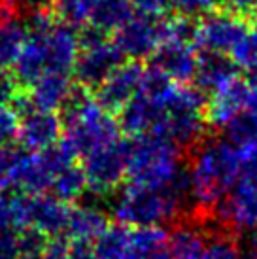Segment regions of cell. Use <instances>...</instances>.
<instances>
[{
	"label": "cell",
	"instance_id": "obj_16",
	"mask_svg": "<svg viewBox=\"0 0 257 259\" xmlns=\"http://www.w3.org/2000/svg\"><path fill=\"white\" fill-rule=\"evenodd\" d=\"M72 89L74 81L68 74H46L40 79H36L30 87H27V93L23 95L30 108L57 112L64 108Z\"/></svg>",
	"mask_w": 257,
	"mask_h": 259
},
{
	"label": "cell",
	"instance_id": "obj_5",
	"mask_svg": "<svg viewBox=\"0 0 257 259\" xmlns=\"http://www.w3.org/2000/svg\"><path fill=\"white\" fill-rule=\"evenodd\" d=\"M189 202L187 176L172 187H144L127 184L112 204L117 223L128 227H163L164 223L178 218L184 204Z\"/></svg>",
	"mask_w": 257,
	"mask_h": 259
},
{
	"label": "cell",
	"instance_id": "obj_22",
	"mask_svg": "<svg viewBox=\"0 0 257 259\" xmlns=\"http://www.w3.org/2000/svg\"><path fill=\"white\" fill-rule=\"evenodd\" d=\"M135 14L131 0H100L91 17V27L102 32H115Z\"/></svg>",
	"mask_w": 257,
	"mask_h": 259
},
{
	"label": "cell",
	"instance_id": "obj_38",
	"mask_svg": "<svg viewBox=\"0 0 257 259\" xmlns=\"http://www.w3.org/2000/svg\"><path fill=\"white\" fill-rule=\"evenodd\" d=\"M248 114L257 117V78L248 79V87H246V99H244V110Z\"/></svg>",
	"mask_w": 257,
	"mask_h": 259
},
{
	"label": "cell",
	"instance_id": "obj_42",
	"mask_svg": "<svg viewBox=\"0 0 257 259\" xmlns=\"http://www.w3.org/2000/svg\"><path fill=\"white\" fill-rule=\"evenodd\" d=\"M253 15H257V10H255V14H253Z\"/></svg>",
	"mask_w": 257,
	"mask_h": 259
},
{
	"label": "cell",
	"instance_id": "obj_2",
	"mask_svg": "<svg viewBox=\"0 0 257 259\" xmlns=\"http://www.w3.org/2000/svg\"><path fill=\"white\" fill-rule=\"evenodd\" d=\"M27 36L14 63L15 83L30 87L46 74H70L79 53L78 30L59 21L46 8L30 10L25 21Z\"/></svg>",
	"mask_w": 257,
	"mask_h": 259
},
{
	"label": "cell",
	"instance_id": "obj_18",
	"mask_svg": "<svg viewBox=\"0 0 257 259\" xmlns=\"http://www.w3.org/2000/svg\"><path fill=\"white\" fill-rule=\"evenodd\" d=\"M235 78H238V68L233 65V61L227 55H220V53L199 55V65H197L193 81L197 83V89L200 93L214 95Z\"/></svg>",
	"mask_w": 257,
	"mask_h": 259
},
{
	"label": "cell",
	"instance_id": "obj_7",
	"mask_svg": "<svg viewBox=\"0 0 257 259\" xmlns=\"http://www.w3.org/2000/svg\"><path fill=\"white\" fill-rule=\"evenodd\" d=\"M242 172L231 193L214 210L222 225L236 231L257 229V144L240 148Z\"/></svg>",
	"mask_w": 257,
	"mask_h": 259
},
{
	"label": "cell",
	"instance_id": "obj_10",
	"mask_svg": "<svg viewBox=\"0 0 257 259\" xmlns=\"http://www.w3.org/2000/svg\"><path fill=\"white\" fill-rule=\"evenodd\" d=\"M242 15L233 12H212L195 25V46L200 53L229 55L236 42L248 30Z\"/></svg>",
	"mask_w": 257,
	"mask_h": 259
},
{
	"label": "cell",
	"instance_id": "obj_23",
	"mask_svg": "<svg viewBox=\"0 0 257 259\" xmlns=\"http://www.w3.org/2000/svg\"><path fill=\"white\" fill-rule=\"evenodd\" d=\"M85 189H87L85 174L81 170V166L74 165V163L68 165L66 168H63L53 178V184H51L53 195L64 202L78 201L79 197L85 193Z\"/></svg>",
	"mask_w": 257,
	"mask_h": 259
},
{
	"label": "cell",
	"instance_id": "obj_32",
	"mask_svg": "<svg viewBox=\"0 0 257 259\" xmlns=\"http://www.w3.org/2000/svg\"><path fill=\"white\" fill-rule=\"evenodd\" d=\"M135 12L148 17H166V12L172 10L170 0H131Z\"/></svg>",
	"mask_w": 257,
	"mask_h": 259
},
{
	"label": "cell",
	"instance_id": "obj_9",
	"mask_svg": "<svg viewBox=\"0 0 257 259\" xmlns=\"http://www.w3.org/2000/svg\"><path fill=\"white\" fill-rule=\"evenodd\" d=\"M127 151L128 142L119 138L83 157L81 170L85 174L87 189L91 193L104 197L119 187L123 178H127Z\"/></svg>",
	"mask_w": 257,
	"mask_h": 259
},
{
	"label": "cell",
	"instance_id": "obj_17",
	"mask_svg": "<svg viewBox=\"0 0 257 259\" xmlns=\"http://www.w3.org/2000/svg\"><path fill=\"white\" fill-rule=\"evenodd\" d=\"M246 87L248 79L235 78L227 85L216 91L206 106V121L216 129H225L229 123L244 110V99H246Z\"/></svg>",
	"mask_w": 257,
	"mask_h": 259
},
{
	"label": "cell",
	"instance_id": "obj_26",
	"mask_svg": "<svg viewBox=\"0 0 257 259\" xmlns=\"http://www.w3.org/2000/svg\"><path fill=\"white\" fill-rule=\"evenodd\" d=\"M99 2L100 0H53V14L59 21L78 29L91 23Z\"/></svg>",
	"mask_w": 257,
	"mask_h": 259
},
{
	"label": "cell",
	"instance_id": "obj_21",
	"mask_svg": "<svg viewBox=\"0 0 257 259\" xmlns=\"http://www.w3.org/2000/svg\"><path fill=\"white\" fill-rule=\"evenodd\" d=\"M93 248L100 259H133V227L115 223L95 238Z\"/></svg>",
	"mask_w": 257,
	"mask_h": 259
},
{
	"label": "cell",
	"instance_id": "obj_4",
	"mask_svg": "<svg viewBox=\"0 0 257 259\" xmlns=\"http://www.w3.org/2000/svg\"><path fill=\"white\" fill-rule=\"evenodd\" d=\"M64 133L61 144L74 157H85L91 151L119 140V121L89 95V89L74 85L64 104Z\"/></svg>",
	"mask_w": 257,
	"mask_h": 259
},
{
	"label": "cell",
	"instance_id": "obj_28",
	"mask_svg": "<svg viewBox=\"0 0 257 259\" xmlns=\"http://www.w3.org/2000/svg\"><path fill=\"white\" fill-rule=\"evenodd\" d=\"M202 259H244L240 248L227 235H214L208 240Z\"/></svg>",
	"mask_w": 257,
	"mask_h": 259
},
{
	"label": "cell",
	"instance_id": "obj_41",
	"mask_svg": "<svg viewBox=\"0 0 257 259\" xmlns=\"http://www.w3.org/2000/svg\"><path fill=\"white\" fill-rule=\"evenodd\" d=\"M244 259H257V248H250V252L244 255Z\"/></svg>",
	"mask_w": 257,
	"mask_h": 259
},
{
	"label": "cell",
	"instance_id": "obj_34",
	"mask_svg": "<svg viewBox=\"0 0 257 259\" xmlns=\"http://www.w3.org/2000/svg\"><path fill=\"white\" fill-rule=\"evenodd\" d=\"M19 153V148H14L12 144H2L0 146V186L6 180L10 168L14 166V161Z\"/></svg>",
	"mask_w": 257,
	"mask_h": 259
},
{
	"label": "cell",
	"instance_id": "obj_3",
	"mask_svg": "<svg viewBox=\"0 0 257 259\" xmlns=\"http://www.w3.org/2000/svg\"><path fill=\"white\" fill-rule=\"evenodd\" d=\"M242 151L229 138L199 142L186 170L189 202L202 212H214L240 178Z\"/></svg>",
	"mask_w": 257,
	"mask_h": 259
},
{
	"label": "cell",
	"instance_id": "obj_1",
	"mask_svg": "<svg viewBox=\"0 0 257 259\" xmlns=\"http://www.w3.org/2000/svg\"><path fill=\"white\" fill-rule=\"evenodd\" d=\"M119 127L133 138L153 135L180 148L197 146L206 131L204 93L176 83L157 68H146L142 85L119 112Z\"/></svg>",
	"mask_w": 257,
	"mask_h": 259
},
{
	"label": "cell",
	"instance_id": "obj_29",
	"mask_svg": "<svg viewBox=\"0 0 257 259\" xmlns=\"http://www.w3.org/2000/svg\"><path fill=\"white\" fill-rule=\"evenodd\" d=\"M220 0H170L172 10L186 19H200L216 12Z\"/></svg>",
	"mask_w": 257,
	"mask_h": 259
},
{
	"label": "cell",
	"instance_id": "obj_35",
	"mask_svg": "<svg viewBox=\"0 0 257 259\" xmlns=\"http://www.w3.org/2000/svg\"><path fill=\"white\" fill-rule=\"evenodd\" d=\"M68 259H100L91 242L87 240H72L68 248Z\"/></svg>",
	"mask_w": 257,
	"mask_h": 259
},
{
	"label": "cell",
	"instance_id": "obj_30",
	"mask_svg": "<svg viewBox=\"0 0 257 259\" xmlns=\"http://www.w3.org/2000/svg\"><path fill=\"white\" fill-rule=\"evenodd\" d=\"M17 131H19V112L10 104H2L0 106V146L12 144L14 138H17Z\"/></svg>",
	"mask_w": 257,
	"mask_h": 259
},
{
	"label": "cell",
	"instance_id": "obj_14",
	"mask_svg": "<svg viewBox=\"0 0 257 259\" xmlns=\"http://www.w3.org/2000/svg\"><path fill=\"white\" fill-rule=\"evenodd\" d=\"M200 51L193 42H164L153 55V68L176 83H189L195 78Z\"/></svg>",
	"mask_w": 257,
	"mask_h": 259
},
{
	"label": "cell",
	"instance_id": "obj_6",
	"mask_svg": "<svg viewBox=\"0 0 257 259\" xmlns=\"http://www.w3.org/2000/svg\"><path fill=\"white\" fill-rule=\"evenodd\" d=\"M186 170L182 168V148L161 137L146 135L135 138L127 151L128 184L144 187L176 186Z\"/></svg>",
	"mask_w": 257,
	"mask_h": 259
},
{
	"label": "cell",
	"instance_id": "obj_33",
	"mask_svg": "<svg viewBox=\"0 0 257 259\" xmlns=\"http://www.w3.org/2000/svg\"><path fill=\"white\" fill-rule=\"evenodd\" d=\"M68 248L70 242H66L63 237L50 238L44 252V259H68Z\"/></svg>",
	"mask_w": 257,
	"mask_h": 259
},
{
	"label": "cell",
	"instance_id": "obj_19",
	"mask_svg": "<svg viewBox=\"0 0 257 259\" xmlns=\"http://www.w3.org/2000/svg\"><path fill=\"white\" fill-rule=\"evenodd\" d=\"M108 218L93 204H74L68 210V220L64 227V237L68 240H87L91 242L106 229Z\"/></svg>",
	"mask_w": 257,
	"mask_h": 259
},
{
	"label": "cell",
	"instance_id": "obj_39",
	"mask_svg": "<svg viewBox=\"0 0 257 259\" xmlns=\"http://www.w3.org/2000/svg\"><path fill=\"white\" fill-rule=\"evenodd\" d=\"M17 4H23V6L30 8V10H34V8H44V4L48 2V0H15Z\"/></svg>",
	"mask_w": 257,
	"mask_h": 259
},
{
	"label": "cell",
	"instance_id": "obj_12",
	"mask_svg": "<svg viewBox=\"0 0 257 259\" xmlns=\"http://www.w3.org/2000/svg\"><path fill=\"white\" fill-rule=\"evenodd\" d=\"M144 74L146 68L138 61L128 59L95 89V101L110 114H119L136 97L142 85Z\"/></svg>",
	"mask_w": 257,
	"mask_h": 259
},
{
	"label": "cell",
	"instance_id": "obj_20",
	"mask_svg": "<svg viewBox=\"0 0 257 259\" xmlns=\"http://www.w3.org/2000/svg\"><path fill=\"white\" fill-rule=\"evenodd\" d=\"M206 235L195 223H180L168 233L166 252L170 259H202L206 250Z\"/></svg>",
	"mask_w": 257,
	"mask_h": 259
},
{
	"label": "cell",
	"instance_id": "obj_40",
	"mask_svg": "<svg viewBox=\"0 0 257 259\" xmlns=\"http://www.w3.org/2000/svg\"><path fill=\"white\" fill-rule=\"evenodd\" d=\"M146 259H170V255H168L166 250H161V252L153 253V255H150V257H146Z\"/></svg>",
	"mask_w": 257,
	"mask_h": 259
},
{
	"label": "cell",
	"instance_id": "obj_15",
	"mask_svg": "<svg viewBox=\"0 0 257 259\" xmlns=\"http://www.w3.org/2000/svg\"><path fill=\"white\" fill-rule=\"evenodd\" d=\"M68 210L70 204L55 195H29V227L44 233L48 238L61 237L64 235Z\"/></svg>",
	"mask_w": 257,
	"mask_h": 259
},
{
	"label": "cell",
	"instance_id": "obj_24",
	"mask_svg": "<svg viewBox=\"0 0 257 259\" xmlns=\"http://www.w3.org/2000/svg\"><path fill=\"white\" fill-rule=\"evenodd\" d=\"M25 36H27V29H25V23H21L19 19L0 25V70L14 66L25 42Z\"/></svg>",
	"mask_w": 257,
	"mask_h": 259
},
{
	"label": "cell",
	"instance_id": "obj_31",
	"mask_svg": "<svg viewBox=\"0 0 257 259\" xmlns=\"http://www.w3.org/2000/svg\"><path fill=\"white\" fill-rule=\"evenodd\" d=\"M19 233L14 227L0 225V259H17V246H19Z\"/></svg>",
	"mask_w": 257,
	"mask_h": 259
},
{
	"label": "cell",
	"instance_id": "obj_8",
	"mask_svg": "<svg viewBox=\"0 0 257 259\" xmlns=\"http://www.w3.org/2000/svg\"><path fill=\"white\" fill-rule=\"evenodd\" d=\"M121 63H125V55L114 40H108L106 32L95 27L79 32V53L72 70L76 83L89 91L97 89Z\"/></svg>",
	"mask_w": 257,
	"mask_h": 259
},
{
	"label": "cell",
	"instance_id": "obj_11",
	"mask_svg": "<svg viewBox=\"0 0 257 259\" xmlns=\"http://www.w3.org/2000/svg\"><path fill=\"white\" fill-rule=\"evenodd\" d=\"M164 40V17L135 14L121 29L114 32V42L125 59H151Z\"/></svg>",
	"mask_w": 257,
	"mask_h": 259
},
{
	"label": "cell",
	"instance_id": "obj_13",
	"mask_svg": "<svg viewBox=\"0 0 257 259\" xmlns=\"http://www.w3.org/2000/svg\"><path fill=\"white\" fill-rule=\"evenodd\" d=\"M64 133L63 119L57 112L27 108L19 114L17 138L25 150L46 151L57 146Z\"/></svg>",
	"mask_w": 257,
	"mask_h": 259
},
{
	"label": "cell",
	"instance_id": "obj_27",
	"mask_svg": "<svg viewBox=\"0 0 257 259\" xmlns=\"http://www.w3.org/2000/svg\"><path fill=\"white\" fill-rule=\"evenodd\" d=\"M50 238L44 233L32 229H23L19 233V246H17V259H44V252Z\"/></svg>",
	"mask_w": 257,
	"mask_h": 259
},
{
	"label": "cell",
	"instance_id": "obj_36",
	"mask_svg": "<svg viewBox=\"0 0 257 259\" xmlns=\"http://www.w3.org/2000/svg\"><path fill=\"white\" fill-rule=\"evenodd\" d=\"M15 87H17L15 79L12 76H8L4 70H0V106L14 102L15 95H17Z\"/></svg>",
	"mask_w": 257,
	"mask_h": 259
},
{
	"label": "cell",
	"instance_id": "obj_37",
	"mask_svg": "<svg viewBox=\"0 0 257 259\" xmlns=\"http://www.w3.org/2000/svg\"><path fill=\"white\" fill-rule=\"evenodd\" d=\"M227 12H233L236 15H253L257 10V0H220Z\"/></svg>",
	"mask_w": 257,
	"mask_h": 259
},
{
	"label": "cell",
	"instance_id": "obj_25",
	"mask_svg": "<svg viewBox=\"0 0 257 259\" xmlns=\"http://www.w3.org/2000/svg\"><path fill=\"white\" fill-rule=\"evenodd\" d=\"M229 59L238 68V72L257 78V25L255 27H248L242 38L231 50Z\"/></svg>",
	"mask_w": 257,
	"mask_h": 259
}]
</instances>
